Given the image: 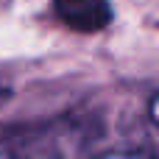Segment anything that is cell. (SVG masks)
<instances>
[{
    "label": "cell",
    "mask_w": 159,
    "mask_h": 159,
    "mask_svg": "<svg viewBox=\"0 0 159 159\" xmlns=\"http://www.w3.org/2000/svg\"><path fill=\"white\" fill-rule=\"evenodd\" d=\"M56 17L81 34L103 31L112 22V6L109 0H53Z\"/></svg>",
    "instance_id": "1"
},
{
    "label": "cell",
    "mask_w": 159,
    "mask_h": 159,
    "mask_svg": "<svg viewBox=\"0 0 159 159\" xmlns=\"http://www.w3.org/2000/svg\"><path fill=\"white\" fill-rule=\"evenodd\" d=\"M0 92H3V89H0Z\"/></svg>",
    "instance_id": "2"
}]
</instances>
